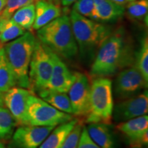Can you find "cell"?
Returning <instances> with one entry per match:
<instances>
[{"instance_id":"cell-1","label":"cell","mask_w":148,"mask_h":148,"mask_svg":"<svg viewBox=\"0 0 148 148\" xmlns=\"http://www.w3.org/2000/svg\"><path fill=\"white\" fill-rule=\"evenodd\" d=\"M132 48L123 28L112 32L98 49L90 68L95 77H108L132 65Z\"/></svg>"},{"instance_id":"cell-2","label":"cell","mask_w":148,"mask_h":148,"mask_svg":"<svg viewBox=\"0 0 148 148\" xmlns=\"http://www.w3.org/2000/svg\"><path fill=\"white\" fill-rule=\"evenodd\" d=\"M69 18L78 53L84 60H93L101 44L112 34V29L74 10H71Z\"/></svg>"},{"instance_id":"cell-3","label":"cell","mask_w":148,"mask_h":148,"mask_svg":"<svg viewBox=\"0 0 148 148\" xmlns=\"http://www.w3.org/2000/svg\"><path fill=\"white\" fill-rule=\"evenodd\" d=\"M36 31L37 39L60 58L71 60L78 53L69 16H58Z\"/></svg>"},{"instance_id":"cell-4","label":"cell","mask_w":148,"mask_h":148,"mask_svg":"<svg viewBox=\"0 0 148 148\" xmlns=\"http://www.w3.org/2000/svg\"><path fill=\"white\" fill-rule=\"evenodd\" d=\"M36 38L29 31L3 46L5 56L15 77L16 85L29 89V66Z\"/></svg>"},{"instance_id":"cell-5","label":"cell","mask_w":148,"mask_h":148,"mask_svg":"<svg viewBox=\"0 0 148 148\" xmlns=\"http://www.w3.org/2000/svg\"><path fill=\"white\" fill-rule=\"evenodd\" d=\"M112 84L108 77H96L90 84L88 123H103L111 125L113 110Z\"/></svg>"},{"instance_id":"cell-6","label":"cell","mask_w":148,"mask_h":148,"mask_svg":"<svg viewBox=\"0 0 148 148\" xmlns=\"http://www.w3.org/2000/svg\"><path fill=\"white\" fill-rule=\"evenodd\" d=\"M72 119V114L58 110L34 94H31L27 99V125L56 127Z\"/></svg>"},{"instance_id":"cell-7","label":"cell","mask_w":148,"mask_h":148,"mask_svg":"<svg viewBox=\"0 0 148 148\" xmlns=\"http://www.w3.org/2000/svg\"><path fill=\"white\" fill-rule=\"evenodd\" d=\"M53 69L48 48L36 38L29 66V90L32 92L45 89Z\"/></svg>"},{"instance_id":"cell-8","label":"cell","mask_w":148,"mask_h":148,"mask_svg":"<svg viewBox=\"0 0 148 148\" xmlns=\"http://www.w3.org/2000/svg\"><path fill=\"white\" fill-rule=\"evenodd\" d=\"M148 82L134 65L119 71L114 82V92L116 98L127 99L147 89Z\"/></svg>"},{"instance_id":"cell-9","label":"cell","mask_w":148,"mask_h":148,"mask_svg":"<svg viewBox=\"0 0 148 148\" xmlns=\"http://www.w3.org/2000/svg\"><path fill=\"white\" fill-rule=\"evenodd\" d=\"M148 111V91L145 89L137 95L124 99L113 106L112 118L116 122L147 114Z\"/></svg>"},{"instance_id":"cell-10","label":"cell","mask_w":148,"mask_h":148,"mask_svg":"<svg viewBox=\"0 0 148 148\" xmlns=\"http://www.w3.org/2000/svg\"><path fill=\"white\" fill-rule=\"evenodd\" d=\"M75 80L68 91L73 114L86 117L89 112L90 84L86 75L75 73Z\"/></svg>"},{"instance_id":"cell-11","label":"cell","mask_w":148,"mask_h":148,"mask_svg":"<svg viewBox=\"0 0 148 148\" xmlns=\"http://www.w3.org/2000/svg\"><path fill=\"white\" fill-rule=\"evenodd\" d=\"M54 127L21 125L12 136V145L14 148H38Z\"/></svg>"},{"instance_id":"cell-12","label":"cell","mask_w":148,"mask_h":148,"mask_svg":"<svg viewBox=\"0 0 148 148\" xmlns=\"http://www.w3.org/2000/svg\"><path fill=\"white\" fill-rule=\"evenodd\" d=\"M33 92L27 88L22 87L11 88L3 95V103L20 125H27V101Z\"/></svg>"},{"instance_id":"cell-13","label":"cell","mask_w":148,"mask_h":148,"mask_svg":"<svg viewBox=\"0 0 148 148\" xmlns=\"http://www.w3.org/2000/svg\"><path fill=\"white\" fill-rule=\"evenodd\" d=\"M48 50L52 60L53 69L45 88L67 93L75 80V73L70 71L59 56L49 48Z\"/></svg>"},{"instance_id":"cell-14","label":"cell","mask_w":148,"mask_h":148,"mask_svg":"<svg viewBox=\"0 0 148 148\" xmlns=\"http://www.w3.org/2000/svg\"><path fill=\"white\" fill-rule=\"evenodd\" d=\"M116 128L123 134L132 147L139 148L148 143V116L147 114L121 122Z\"/></svg>"},{"instance_id":"cell-15","label":"cell","mask_w":148,"mask_h":148,"mask_svg":"<svg viewBox=\"0 0 148 148\" xmlns=\"http://www.w3.org/2000/svg\"><path fill=\"white\" fill-rule=\"evenodd\" d=\"M94 10L91 19L100 21H114L119 19L125 12L124 5L110 0H93Z\"/></svg>"},{"instance_id":"cell-16","label":"cell","mask_w":148,"mask_h":148,"mask_svg":"<svg viewBox=\"0 0 148 148\" xmlns=\"http://www.w3.org/2000/svg\"><path fill=\"white\" fill-rule=\"evenodd\" d=\"M61 15L60 5L47 0H38L35 3V19L32 29L38 30Z\"/></svg>"},{"instance_id":"cell-17","label":"cell","mask_w":148,"mask_h":148,"mask_svg":"<svg viewBox=\"0 0 148 148\" xmlns=\"http://www.w3.org/2000/svg\"><path fill=\"white\" fill-rule=\"evenodd\" d=\"M94 143L101 148H115V140L110 124L91 123L86 127Z\"/></svg>"},{"instance_id":"cell-18","label":"cell","mask_w":148,"mask_h":148,"mask_svg":"<svg viewBox=\"0 0 148 148\" xmlns=\"http://www.w3.org/2000/svg\"><path fill=\"white\" fill-rule=\"evenodd\" d=\"M77 119H72L69 121L56 127L38 148H60L69 133L78 122Z\"/></svg>"},{"instance_id":"cell-19","label":"cell","mask_w":148,"mask_h":148,"mask_svg":"<svg viewBox=\"0 0 148 148\" xmlns=\"http://www.w3.org/2000/svg\"><path fill=\"white\" fill-rule=\"evenodd\" d=\"M38 93L42 100L46 101L55 108L66 113L73 114V110L67 93L46 88L38 91Z\"/></svg>"},{"instance_id":"cell-20","label":"cell","mask_w":148,"mask_h":148,"mask_svg":"<svg viewBox=\"0 0 148 148\" xmlns=\"http://www.w3.org/2000/svg\"><path fill=\"white\" fill-rule=\"evenodd\" d=\"M16 85L15 77L5 58L3 48L0 56V92L4 93Z\"/></svg>"},{"instance_id":"cell-21","label":"cell","mask_w":148,"mask_h":148,"mask_svg":"<svg viewBox=\"0 0 148 148\" xmlns=\"http://www.w3.org/2000/svg\"><path fill=\"white\" fill-rule=\"evenodd\" d=\"M10 18L26 31H30L35 19V3L19 8Z\"/></svg>"},{"instance_id":"cell-22","label":"cell","mask_w":148,"mask_h":148,"mask_svg":"<svg viewBox=\"0 0 148 148\" xmlns=\"http://www.w3.org/2000/svg\"><path fill=\"white\" fill-rule=\"evenodd\" d=\"M26 32L25 29L8 18L5 21L0 31V44L5 45L7 42L13 40L21 36Z\"/></svg>"},{"instance_id":"cell-23","label":"cell","mask_w":148,"mask_h":148,"mask_svg":"<svg viewBox=\"0 0 148 148\" xmlns=\"http://www.w3.org/2000/svg\"><path fill=\"white\" fill-rule=\"evenodd\" d=\"M17 125L13 116L5 107H0V139H8Z\"/></svg>"},{"instance_id":"cell-24","label":"cell","mask_w":148,"mask_h":148,"mask_svg":"<svg viewBox=\"0 0 148 148\" xmlns=\"http://www.w3.org/2000/svg\"><path fill=\"white\" fill-rule=\"evenodd\" d=\"M146 82H148V39L147 35L140 42V45L136 54L135 64Z\"/></svg>"},{"instance_id":"cell-25","label":"cell","mask_w":148,"mask_h":148,"mask_svg":"<svg viewBox=\"0 0 148 148\" xmlns=\"http://www.w3.org/2000/svg\"><path fill=\"white\" fill-rule=\"evenodd\" d=\"M148 0H134L127 3L126 11L133 19L141 20L147 14Z\"/></svg>"},{"instance_id":"cell-26","label":"cell","mask_w":148,"mask_h":148,"mask_svg":"<svg viewBox=\"0 0 148 148\" xmlns=\"http://www.w3.org/2000/svg\"><path fill=\"white\" fill-rule=\"evenodd\" d=\"M38 0H7L6 5L0 15L5 18H10L16 10L22 7L35 3Z\"/></svg>"},{"instance_id":"cell-27","label":"cell","mask_w":148,"mask_h":148,"mask_svg":"<svg viewBox=\"0 0 148 148\" xmlns=\"http://www.w3.org/2000/svg\"><path fill=\"white\" fill-rule=\"evenodd\" d=\"M82 127V123H79V121L77 122L69 134L66 136L60 148H77Z\"/></svg>"},{"instance_id":"cell-28","label":"cell","mask_w":148,"mask_h":148,"mask_svg":"<svg viewBox=\"0 0 148 148\" xmlns=\"http://www.w3.org/2000/svg\"><path fill=\"white\" fill-rule=\"evenodd\" d=\"M77 13L91 19L94 10L93 0H76L73 7Z\"/></svg>"},{"instance_id":"cell-29","label":"cell","mask_w":148,"mask_h":148,"mask_svg":"<svg viewBox=\"0 0 148 148\" xmlns=\"http://www.w3.org/2000/svg\"><path fill=\"white\" fill-rule=\"evenodd\" d=\"M77 148H101L94 143L88 134L86 127H83Z\"/></svg>"},{"instance_id":"cell-30","label":"cell","mask_w":148,"mask_h":148,"mask_svg":"<svg viewBox=\"0 0 148 148\" xmlns=\"http://www.w3.org/2000/svg\"><path fill=\"white\" fill-rule=\"evenodd\" d=\"M76 0H60V5L63 6H69L75 2Z\"/></svg>"},{"instance_id":"cell-31","label":"cell","mask_w":148,"mask_h":148,"mask_svg":"<svg viewBox=\"0 0 148 148\" xmlns=\"http://www.w3.org/2000/svg\"><path fill=\"white\" fill-rule=\"evenodd\" d=\"M112 2L117 3V4L121 5H125L127 3H128L130 1H132V0H110Z\"/></svg>"},{"instance_id":"cell-32","label":"cell","mask_w":148,"mask_h":148,"mask_svg":"<svg viewBox=\"0 0 148 148\" xmlns=\"http://www.w3.org/2000/svg\"><path fill=\"white\" fill-rule=\"evenodd\" d=\"M7 0H0V14L4 9L5 5H6Z\"/></svg>"},{"instance_id":"cell-33","label":"cell","mask_w":148,"mask_h":148,"mask_svg":"<svg viewBox=\"0 0 148 148\" xmlns=\"http://www.w3.org/2000/svg\"><path fill=\"white\" fill-rule=\"evenodd\" d=\"M7 19H8V18H5L4 17H3L1 15H0V31H1V28H2L3 25L4 24L5 21H6Z\"/></svg>"},{"instance_id":"cell-34","label":"cell","mask_w":148,"mask_h":148,"mask_svg":"<svg viewBox=\"0 0 148 148\" xmlns=\"http://www.w3.org/2000/svg\"><path fill=\"white\" fill-rule=\"evenodd\" d=\"M3 93L0 92V107L3 106Z\"/></svg>"},{"instance_id":"cell-35","label":"cell","mask_w":148,"mask_h":148,"mask_svg":"<svg viewBox=\"0 0 148 148\" xmlns=\"http://www.w3.org/2000/svg\"><path fill=\"white\" fill-rule=\"evenodd\" d=\"M47 1H50V2H52V3H55V4H56V5H60V0H47Z\"/></svg>"},{"instance_id":"cell-36","label":"cell","mask_w":148,"mask_h":148,"mask_svg":"<svg viewBox=\"0 0 148 148\" xmlns=\"http://www.w3.org/2000/svg\"><path fill=\"white\" fill-rule=\"evenodd\" d=\"M2 51H3V45H1V44H0V56H1Z\"/></svg>"},{"instance_id":"cell-37","label":"cell","mask_w":148,"mask_h":148,"mask_svg":"<svg viewBox=\"0 0 148 148\" xmlns=\"http://www.w3.org/2000/svg\"><path fill=\"white\" fill-rule=\"evenodd\" d=\"M0 148H5V147L4 145H3V143H0Z\"/></svg>"},{"instance_id":"cell-38","label":"cell","mask_w":148,"mask_h":148,"mask_svg":"<svg viewBox=\"0 0 148 148\" xmlns=\"http://www.w3.org/2000/svg\"><path fill=\"white\" fill-rule=\"evenodd\" d=\"M132 1H134V0H132Z\"/></svg>"},{"instance_id":"cell-39","label":"cell","mask_w":148,"mask_h":148,"mask_svg":"<svg viewBox=\"0 0 148 148\" xmlns=\"http://www.w3.org/2000/svg\"><path fill=\"white\" fill-rule=\"evenodd\" d=\"M133 148H136V147H133Z\"/></svg>"}]
</instances>
